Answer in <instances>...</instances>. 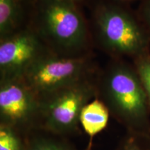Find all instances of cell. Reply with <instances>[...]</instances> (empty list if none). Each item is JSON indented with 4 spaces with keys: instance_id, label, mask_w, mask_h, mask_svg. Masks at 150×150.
Masks as SVG:
<instances>
[{
    "instance_id": "12",
    "label": "cell",
    "mask_w": 150,
    "mask_h": 150,
    "mask_svg": "<svg viewBox=\"0 0 150 150\" xmlns=\"http://www.w3.org/2000/svg\"><path fill=\"white\" fill-rule=\"evenodd\" d=\"M133 62V65L145 90L150 106V54L142 56Z\"/></svg>"
},
{
    "instance_id": "5",
    "label": "cell",
    "mask_w": 150,
    "mask_h": 150,
    "mask_svg": "<svg viewBox=\"0 0 150 150\" xmlns=\"http://www.w3.org/2000/svg\"><path fill=\"white\" fill-rule=\"evenodd\" d=\"M98 74L91 55L67 57L45 54L21 78L39 96Z\"/></svg>"
},
{
    "instance_id": "14",
    "label": "cell",
    "mask_w": 150,
    "mask_h": 150,
    "mask_svg": "<svg viewBox=\"0 0 150 150\" xmlns=\"http://www.w3.org/2000/svg\"><path fill=\"white\" fill-rule=\"evenodd\" d=\"M123 150H142L140 147H138L134 142H128L125 145V147H124Z\"/></svg>"
},
{
    "instance_id": "6",
    "label": "cell",
    "mask_w": 150,
    "mask_h": 150,
    "mask_svg": "<svg viewBox=\"0 0 150 150\" xmlns=\"http://www.w3.org/2000/svg\"><path fill=\"white\" fill-rule=\"evenodd\" d=\"M40 97L21 78L0 80V120L18 133L38 128Z\"/></svg>"
},
{
    "instance_id": "9",
    "label": "cell",
    "mask_w": 150,
    "mask_h": 150,
    "mask_svg": "<svg viewBox=\"0 0 150 150\" xmlns=\"http://www.w3.org/2000/svg\"><path fill=\"white\" fill-rule=\"evenodd\" d=\"M110 115L107 106L98 97L88 103L82 109L80 125L90 137L91 143L94 136L106 127Z\"/></svg>"
},
{
    "instance_id": "2",
    "label": "cell",
    "mask_w": 150,
    "mask_h": 150,
    "mask_svg": "<svg viewBox=\"0 0 150 150\" xmlns=\"http://www.w3.org/2000/svg\"><path fill=\"white\" fill-rule=\"evenodd\" d=\"M92 37L112 59L134 61L150 54V37L136 13L112 1L97 6L93 13Z\"/></svg>"
},
{
    "instance_id": "10",
    "label": "cell",
    "mask_w": 150,
    "mask_h": 150,
    "mask_svg": "<svg viewBox=\"0 0 150 150\" xmlns=\"http://www.w3.org/2000/svg\"><path fill=\"white\" fill-rule=\"evenodd\" d=\"M18 133L13 127L0 124V150H24Z\"/></svg>"
},
{
    "instance_id": "11",
    "label": "cell",
    "mask_w": 150,
    "mask_h": 150,
    "mask_svg": "<svg viewBox=\"0 0 150 150\" xmlns=\"http://www.w3.org/2000/svg\"><path fill=\"white\" fill-rule=\"evenodd\" d=\"M24 150H76L70 145L59 139L37 136L25 145Z\"/></svg>"
},
{
    "instance_id": "8",
    "label": "cell",
    "mask_w": 150,
    "mask_h": 150,
    "mask_svg": "<svg viewBox=\"0 0 150 150\" xmlns=\"http://www.w3.org/2000/svg\"><path fill=\"white\" fill-rule=\"evenodd\" d=\"M29 18L23 0H0V40L27 27Z\"/></svg>"
},
{
    "instance_id": "15",
    "label": "cell",
    "mask_w": 150,
    "mask_h": 150,
    "mask_svg": "<svg viewBox=\"0 0 150 150\" xmlns=\"http://www.w3.org/2000/svg\"><path fill=\"white\" fill-rule=\"evenodd\" d=\"M112 1H115V2L123 4H128L131 1H134V0H112Z\"/></svg>"
},
{
    "instance_id": "16",
    "label": "cell",
    "mask_w": 150,
    "mask_h": 150,
    "mask_svg": "<svg viewBox=\"0 0 150 150\" xmlns=\"http://www.w3.org/2000/svg\"><path fill=\"white\" fill-rule=\"evenodd\" d=\"M65 1H71V2H74L76 3V1H79V0H65Z\"/></svg>"
},
{
    "instance_id": "4",
    "label": "cell",
    "mask_w": 150,
    "mask_h": 150,
    "mask_svg": "<svg viewBox=\"0 0 150 150\" xmlns=\"http://www.w3.org/2000/svg\"><path fill=\"white\" fill-rule=\"evenodd\" d=\"M97 75L39 96L38 129L56 136L75 132L82 109L97 97Z\"/></svg>"
},
{
    "instance_id": "7",
    "label": "cell",
    "mask_w": 150,
    "mask_h": 150,
    "mask_svg": "<svg viewBox=\"0 0 150 150\" xmlns=\"http://www.w3.org/2000/svg\"><path fill=\"white\" fill-rule=\"evenodd\" d=\"M51 52L27 26L0 40V80L20 79L35 62Z\"/></svg>"
},
{
    "instance_id": "3",
    "label": "cell",
    "mask_w": 150,
    "mask_h": 150,
    "mask_svg": "<svg viewBox=\"0 0 150 150\" xmlns=\"http://www.w3.org/2000/svg\"><path fill=\"white\" fill-rule=\"evenodd\" d=\"M97 97L110 114L133 127L147 122L149 104L134 65L124 59H111L97 78Z\"/></svg>"
},
{
    "instance_id": "13",
    "label": "cell",
    "mask_w": 150,
    "mask_h": 150,
    "mask_svg": "<svg viewBox=\"0 0 150 150\" xmlns=\"http://www.w3.org/2000/svg\"><path fill=\"white\" fill-rule=\"evenodd\" d=\"M136 14L150 37V0L142 1Z\"/></svg>"
},
{
    "instance_id": "1",
    "label": "cell",
    "mask_w": 150,
    "mask_h": 150,
    "mask_svg": "<svg viewBox=\"0 0 150 150\" xmlns=\"http://www.w3.org/2000/svg\"><path fill=\"white\" fill-rule=\"evenodd\" d=\"M28 26L52 53L67 57L91 55V31L74 2L38 0Z\"/></svg>"
}]
</instances>
